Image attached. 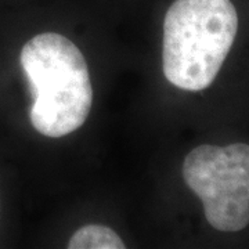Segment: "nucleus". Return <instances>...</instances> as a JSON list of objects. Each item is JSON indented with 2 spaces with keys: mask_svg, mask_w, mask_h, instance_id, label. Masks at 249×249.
Instances as JSON below:
<instances>
[{
  "mask_svg": "<svg viewBox=\"0 0 249 249\" xmlns=\"http://www.w3.org/2000/svg\"><path fill=\"white\" fill-rule=\"evenodd\" d=\"M70 249H124V244L114 230L106 226L89 224L72 235Z\"/></svg>",
  "mask_w": 249,
  "mask_h": 249,
  "instance_id": "4",
  "label": "nucleus"
},
{
  "mask_svg": "<svg viewBox=\"0 0 249 249\" xmlns=\"http://www.w3.org/2000/svg\"><path fill=\"white\" fill-rule=\"evenodd\" d=\"M21 65L34 94L32 126L54 139L78 130L89 116L93 89L76 45L60 34H40L24 45Z\"/></svg>",
  "mask_w": 249,
  "mask_h": 249,
  "instance_id": "1",
  "label": "nucleus"
},
{
  "mask_svg": "<svg viewBox=\"0 0 249 249\" xmlns=\"http://www.w3.org/2000/svg\"><path fill=\"white\" fill-rule=\"evenodd\" d=\"M238 14L231 0H176L163 21V73L176 88H209L231 50Z\"/></svg>",
  "mask_w": 249,
  "mask_h": 249,
  "instance_id": "2",
  "label": "nucleus"
},
{
  "mask_svg": "<svg viewBox=\"0 0 249 249\" xmlns=\"http://www.w3.org/2000/svg\"><path fill=\"white\" fill-rule=\"evenodd\" d=\"M183 178L204 205L208 223L235 232L249 224V145L202 144L183 163Z\"/></svg>",
  "mask_w": 249,
  "mask_h": 249,
  "instance_id": "3",
  "label": "nucleus"
}]
</instances>
